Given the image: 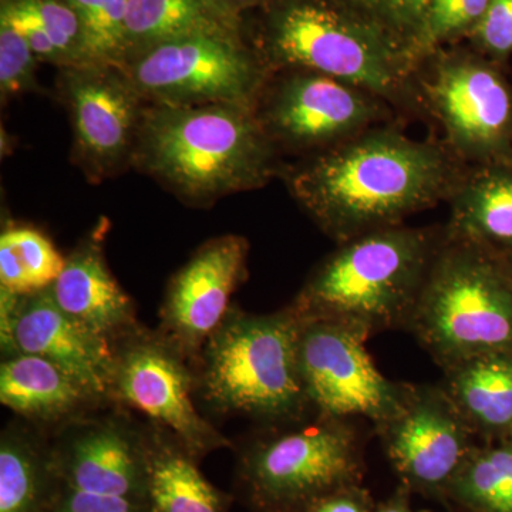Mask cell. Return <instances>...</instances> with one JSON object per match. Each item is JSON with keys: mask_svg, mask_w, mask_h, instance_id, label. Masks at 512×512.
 Returning a JSON list of instances; mask_svg holds the SVG:
<instances>
[{"mask_svg": "<svg viewBox=\"0 0 512 512\" xmlns=\"http://www.w3.org/2000/svg\"><path fill=\"white\" fill-rule=\"evenodd\" d=\"M147 103L254 110L268 67L244 32L197 33L137 50L121 64Z\"/></svg>", "mask_w": 512, "mask_h": 512, "instance_id": "8", "label": "cell"}, {"mask_svg": "<svg viewBox=\"0 0 512 512\" xmlns=\"http://www.w3.org/2000/svg\"><path fill=\"white\" fill-rule=\"evenodd\" d=\"M429 256L423 232H367L318 266L291 306L303 320H338L369 333L390 328L412 315Z\"/></svg>", "mask_w": 512, "mask_h": 512, "instance_id": "5", "label": "cell"}, {"mask_svg": "<svg viewBox=\"0 0 512 512\" xmlns=\"http://www.w3.org/2000/svg\"><path fill=\"white\" fill-rule=\"evenodd\" d=\"M380 429L393 467L420 493L447 494L474 448L471 427L443 389L409 387L400 412Z\"/></svg>", "mask_w": 512, "mask_h": 512, "instance_id": "15", "label": "cell"}, {"mask_svg": "<svg viewBox=\"0 0 512 512\" xmlns=\"http://www.w3.org/2000/svg\"><path fill=\"white\" fill-rule=\"evenodd\" d=\"M373 512H414L410 507L409 500H407L404 491L394 497L390 498L386 503L380 504L379 507H375Z\"/></svg>", "mask_w": 512, "mask_h": 512, "instance_id": "35", "label": "cell"}, {"mask_svg": "<svg viewBox=\"0 0 512 512\" xmlns=\"http://www.w3.org/2000/svg\"><path fill=\"white\" fill-rule=\"evenodd\" d=\"M444 369L443 390L471 430H512V350L483 353Z\"/></svg>", "mask_w": 512, "mask_h": 512, "instance_id": "22", "label": "cell"}, {"mask_svg": "<svg viewBox=\"0 0 512 512\" xmlns=\"http://www.w3.org/2000/svg\"><path fill=\"white\" fill-rule=\"evenodd\" d=\"M82 25L93 63L121 66L128 53V0H66Z\"/></svg>", "mask_w": 512, "mask_h": 512, "instance_id": "29", "label": "cell"}, {"mask_svg": "<svg viewBox=\"0 0 512 512\" xmlns=\"http://www.w3.org/2000/svg\"><path fill=\"white\" fill-rule=\"evenodd\" d=\"M282 77L256 100L254 113L276 148H312L356 130L372 117L369 101L349 84L306 70Z\"/></svg>", "mask_w": 512, "mask_h": 512, "instance_id": "16", "label": "cell"}, {"mask_svg": "<svg viewBox=\"0 0 512 512\" xmlns=\"http://www.w3.org/2000/svg\"><path fill=\"white\" fill-rule=\"evenodd\" d=\"M248 15L254 22L244 23L245 35L269 72L306 70L383 94L409 63L339 0H269Z\"/></svg>", "mask_w": 512, "mask_h": 512, "instance_id": "4", "label": "cell"}, {"mask_svg": "<svg viewBox=\"0 0 512 512\" xmlns=\"http://www.w3.org/2000/svg\"><path fill=\"white\" fill-rule=\"evenodd\" d=\"M456 224L473 241L512 242V175L478 180L458 202Z\"/></svg>", "mask_w": 512, "mask_h": 512, "instance_id": "27", "label": "cell"}, {"mask_svg": "<svg viewBox=\"0 0 512 512\" xmlns=\"http://www.w3.org/2000/svg\"><path fill=\"white\" fill-rule=\"evenodd\" d=\"M450 178L439 151L396 134H373L289 171L296 201L328 234L350 239L436 200Z\"/></svg>", "mask_w": 512, "mask_h": 512, "instance_id": "2", "label": "cell"}, {"mask_svg": "<svg viewBox=\"0 0 512 512\" xmlns=\"http://www.w3.org/2000/svg\"><path fill=\"white\" fill-rule=\"evenodd\" d=\"M0 349L2 355L28 353L50 360L113 406L110 340L67 315L50 288L32 295L0 288Z\"/></svg>", "mask_w": 512, "mask_h": 512, "instance_id": "13", "label": "cell"}, {"mask_svg": "<svg viewBox=\"0 0 512 512\" xmlns=\"http://www.w3.org/2000/svg\"><path fill=\"white\" fill-rule=\"evenodd\" d=\"M248 255L247 238L241 235L211 238L168 281L157 329L192 365L227 316L232 295L247 281Z\"/></svg>", "mask_w": 512, "mask_h": 512, "instance_id": "14", "label": "cell"}, {"mask_svg": "<svg viewBox=\"0 0 512 512\" xmlns=\"http://www.w3.org/2000/svg\"><path fill=\"white\" fill-rule=\"evenodd\" d=\"M57 483L73 490L120 495L150 505L146 421L107 406L50 437Z\"/></svg>", "mask_w": 512, "mask_h": 512, "instance_id": "12", "label": "cell"}, {"mask_svg": "<svg viewBox=\"0 0 512 512\" xmlns=\"http://www.w3.org/2000/svg\"><path fill=\"white\" fill-rule=\"evenodd\" d=\"M301 328L292 306L254 315L232 305L194 362L202 413L268 427L303 420L311 406L299 370Z\"/></svg>", "mask_w": 512, "mask_h": 512, "instance_id": "3", "label": "cell"}, {"mask_svg": "<svg viewBox=\"0 0 512 512\" xmlns=\"http://www.w3.org/2000/svg\"><path fill=\"white\" fill-rule=\"evenodd\" d=\"M485 52L504 56L512 52V0H491L473 32Z\"/></svg>", "mask_w": 512, "mask_h": 512, "instance_id": "32", "label": "cell"}, {"mask_svg": "<svg viewBox=\"0 0 512 512\" xmlns=\"http://www.w3.org/2000/svg\"><path fill=\"white\" fill-rule=\"evenodd\" d=\"M431 96L458 146L490 150L511 121V97L493 70L473 60H448L437 70Z\"/></svg>", "mask_w": 512, "mask_h": 512, "instance_id": "18", "label": "cell"}, {"mask_svg": "<svg viewBox=\"0 0 512 512\" xmlns=\"http://www.w3.org/2000/svg\"><path fill=\"white\" fill-rule=\"evenodd\" d=\"M447 494L471 512H512V443L473 448Z\"/></svg>", "mask_w": 512, "mask_h": 512, "instance_id": "26", "label": "cell"}, {"mask_svg": "<svg viewBox=\"0 0 512 512\" xmlns=\"http://www.w3.org/2000/svg\"><path fill=\"white\" fill-rule=\"evenodd\" d=\"M409 319L421 343L444 367L512 350L511 289L473 249H451L441 256Z\"/></svg>", "mask_w": 512, "mask_h": 512, "instance_id": "7", "label": "cell"}, {"mask_svg": "<svg viewBox=\"0 0 512 512\" xmlns=\"http://www.w3.org/2000/svg\"><path fill=\"white\" fill-rule=\"evenodd\" d=\"M244 30V19L222 8L218 0H128L127 57L178 37Z\"/></svg>", "mask_w": 512, "mask_h": 512, "instance_id": "23", "label": "cell"}, {"mask_svg": "<svg viewBox=\"0 0 512 512\" xmlns=\"http://www.w3.org/2000/svg\"><path fill=\"white\" fill-rule=\"evenodd\" d=\"M40 60L18 30L0 20V99H10L33 92H40L37 69Z\"/></svg>", "mask_w": 512, "mask_h": 512, "instance_id": "30", "label": "cell"}, {"mask_svg": "<svg viewBox=\"0 0 512 512\" xmlns=\"http://www.w3.org/2000/svg\"><path fill=\"white\" fill-rule=\"evenodd\" d=\"M66 265L45 232L30 225L8 224L0 234V288L32 295L55 284Z\"/></svg>", "mask_w": 512, "mask_h": 512, "instance_id": "25", "label": "cell"}, {"mask_svg": "<svg viewBox=\"0 0 512 512\" xmlns=\"http://www.w3.org/2000/svg\"><path fill=\"white\" fill-rule=\"evenodd\" d=\"M113 406L144 414L174 434L198 460L234 443L198 407L194 365L158 329L138 325L111 343Z\"/></svg>", "mask_w": 512, "mask_h": 512, "instance_id": "9", "label": "cell"}, {"mask_svg": "<svg viewBox=\"0 0 512 512\" xmlns=\"http://www.w3.org/2000/svg\"><path fill=\"white\" fill-rule=\"evenodd\" d=\"M0 402L19 420L49 437L87 414L110 406L62 367L28 353L2 355Z\"/></svg>", "mask_w": 512, "mask_h": 512, "instance_id": "19", "label": "cell"}, {"mask_svg": "<svg viewBox=\"0 0 512 512\" xmlns=\"http://www.w3.org/2000/svg\"><path fill=\"white\" fill-rule=\"evenodd\" d=\"M0 20L28 40L40 63L57 70L93 63L80 20L66 0H0Z\"/></svg>", "mask_w": 512, "mask_h": 512, "instance_id": "24", "label": "cell"}, {"mask_svg": "<svg viewBox=\"0 0 512 512\" xmlns=\"http://www.w3.org/2000/svg\"><path fill=\"white\" fill-rule=\"evenodd\" d=\"M268 2L269 0H218L222 8L227 9L232 15L241 19H244L248 13L262 8Z\"/></svg>", "mask_w": 512, "mask_h": 512, "instance_id": "34", "label": "cell"}, {"mask_svg": "<svg viewBox=\"0 0 512 512\" xmlns=\"http://www.w3.org/2000/svg\"><path fill=\"white\" fill-rule=\"evenodd\" d=\"M109 222L101 220L66 255L50 293L67 315L111 343L140 325L136 303L114 278L104 255Z\"/></svg>", "mask_w": 512, "mask_h": 512, "instance_id": "17", "label": "cell"}, {"mask_svg": "<svg viewBox=\"0 0 512 512\" xmlns=\"http://www.w3.org/2000/svg\"><path fill=\"white\" fill-rule=\"evenodd\" d=\"M234 495L251 512H303L323 495L362 481L355 433L318 416L234 444Z\"/></svg>", "mask_w": 512, "mask_h": 512, "instance_id": "6", "label": "cell"}, {"mask_svg": "<svg viewBox=\"0 0 512 512\" xmlns=\"http://www.w3.org/2000/svg\"><path fill=\"white\" fill-rule=\"evenodd\" d=\"M56 493L50 437L16 417L0 434V512H50Z\"/></svg>", "mask_w": 512, "mask_h": 512, "instance_id": "21", "label": "cell"}, {"mask_svg": "<svg viewBox=\"0 0 512 512\" xmlns=\"http://www.w3.org/2000/svg\"><path fill=\"white\" fill-rule=\"evenodd\" d=\"M370 333L338 320L302 319L299 370L318 416L366 417L384 426L402 409L409 387L390 382L366 349Z\"/></svg>", "mask_w": 512, "mask_h": 512, "instance_id": "11", "label": "cell"}, {"mask_svg": "<svg viewBox=\"0 0 512 512\" xmlns=\"http://www.w3.org/2000/svg\"><path fill=\"white\" fill-rule=\"evenodd\" d=\"M276 154L278 148L248 107L147 103L133 168L185 205L207 208L268 184Z\"/></svg>", "mask_w": 512, "mask_h": 512, "instance_id": "1", "label": "cell"}, {"mask_svg": "<svg viewBox=\"0 0 512 512\" xmlns=\"http://www.w3.org/2000/svg\"><path fill=\"white\" fill-rule=\"evenodd\" d=\"M151 512H229L235 497L202 474L200 461L171 431L146 420Z\"/></svg>", "mask_w": 512, "mask_h": 512, "instance_id": "20", "label": "cell"}, {"mask_svg": "<svg viewBox=\"0 0 512 512\" xmlns=\"http://www.w3.org/2000/svg\"><path fill=\"white\" fill-rule=\"evenodd\" d=\"M379 29L407 60L419 57V46L431 0H339Z\"/></svg>", "mask_w": 512, "mask_h": 512, "instance_id": "28", "label": "cell"}, {"mask_svg": "<svg viewBox=\"0 0 512 512\" xmlns=\"http://www.w3.org/2000/svg\"><path fill=\"white\" fill-rule=\"evenodd\" d=\"M372 497L360 484L349 485L313 501L303 512H373Z\"/></svg>", "mask_w": 512, "mask_h": 512, "instance_id": "33", "label": "cell"}, {"mask_svg": "<svg viewBox=\"0 0 512 512\" xmlns=\"http://www.w3.org/2000/svg\"><path fill=\"white\" fill-rule=\"evenodd\" d=\"M56 94L70 117L72 161L101 184L133 168L147 101L117 64L87 63L57 70Z\"/></svg>", "mask_w": 512, "mask_h": 512, "instance_id": "10", "label": "cell"}, {"mask_svg": "<svg viewBox=\"0 0 512 512\" xmlns=\"http://www.w3.org/2000/svg\"><path fill=\"white\" fill-rule=\"evenodd\" d=\"M491 0H431L419 46V56L461 33H471Z\"/></svg>", "mask_w": 512, "mask_h": 512, "instance_id": "31", "label": "cell"}]
</instances>
